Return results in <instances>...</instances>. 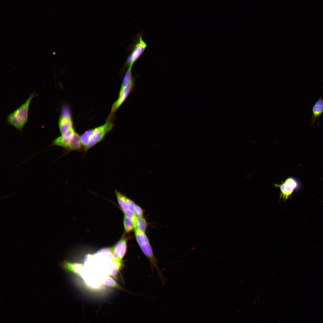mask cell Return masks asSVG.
Segmentation results:
<instances>
[{"label": "cell", "instance_id": "4fadbf2b", "mask_svg": "<svg viewBox=\"0 0 323 323\" xmlns=\"http://www.w3.org/2000/svg\"><path fill=\"white\" fill-rule=\"evenodd\" d=\"M101 281L102 284L106 286L127 291L119 285L112 278L108 275L103 276Z\"/></svg>", "mask_w": 323, "mask_h": 323}, {"label": "cell", "instance_id": "2e32d148", "mask_svg": "<svg viewBox=\"0 0 323 323\" xmlns=\"http://www.w3.org/2000/svg\"><path fill=\"white\" fill-rule=\"evenodd\" d=\"M147 227L146 220L143 217H136L135 228L139 231L145 233Z\"/></svg>", "mask_w": 323, "mask_h": 323}, {"label": "cell", "instance_id": "e0dca14e", "mask_svg": "<svg viewBox=\"0 0 323 323\" xmlns=\"http://www.w3.org/2000/svg\"><path fill=\"white\" fill-rule=\"evenodd\" d=\"M132 68L129 67L128 68L123 79L121 89L125 87L133 78L132 75Z\"/></svg>", "mask_w": 323, "mask_h": 323}, {"label": "cell", "instance_id": "9c48e42d", "mask_svg": "<svg viewBox=\"0 0 323 323\" xmlns=\"http://www.w3.org/2000/svg\"><path fill=\"white\" fill-rule=\"evenodd\" d=\"M115 192L118 204L125 216L135 220L136 217L133 212L129 209L128 202V197L118 190L115 189Z\"/></svg>", "mask_w": 323, "mask_h": 323}, {"label": "cell", "instance_id": "30bf717a", "mask_svg": "<svg viewBox=\"0 0 323 323\" xmlns=\"http://www.w3.org/2000/svg\"><path fill=\"white\" fill-rule=\"evenodd\" d=\"M76 132L73 127L57 138L53 142L54 145L63 147L67 150L69 144Z\"/></svg>", "mask_w": 323, "mask_h": 323}, {"label": "cell", "instance_id": "8fae6325", "mask_svg": "<svg viewBox=\"0 0 323 323\" xmlns=\"http://www.w3.org/2000/svg\"><path fill=\"white\" fill-rule=\"evenodd\" d=\"M61 266L65 270L71 272L83 279H85L84 269L83 264L65 261Z\"/></svg>", "mask_w": 323, "mask_h": 323}, {"label": "cell", "instance_id": "ba28073f", "mask_svg": "<svg viewBox=\"0 0 323 323\" xmlns=\"http://www.w3.org/2000/svg\"><path fill=\"white\" fill-rule=\"evenodd\" d=\"M127 239L123 236L112 247L110 248L114 257L119 261L122 262V259L127 250Z\"/></svg>", "mask_w": 323, "mask_h": 323}, {"label": "cell", "instance_id": "7a4b0ae2", "mask_svg": "<svg viewBox=\"0 0 323 323\" xmlns=\"http://www.w3.org/2000/svg\"><path fill=\"white\" fill-rule=\"evenodd\" d=\"M134 233L137 243L144 254L150 262L152 271H153L154 268L156 269L162 281L164 282V278L158 265L157 261L154 255L147 237L145 233L139 231L136 228L134 230Z\"/></svg>", "mask_w": 323, "mask_h": 323}, {"label": "cell", "instance_id": "52a82bcc", "mask_svg": "<svg viewBox=\"0 0 323 323\" xmlns=\"http://www.w3.org/2000/svg\"><path fill=\"white\" fill-rule=\"evenodd\" d=\"M134 84V80L133 78L127 86L120 89L118 98L112 105L111 115L114 113L124 101L133 89Z\"/></svg>", "mask_w": 323, "mask_h": 323}, {"label": "cell", "instance_id": "277c9868", "mask_svg": "<svg viewBox=\"0 0 323 323\" xmlns=\"http://www.w3.org/2000/svg\"><path fill=\"white\" fill-rule=\"evenodd\" d=\"M112 122L110 118L103 125L96 128L93 135L84 150L86 152L91 148L102 141L106 135L112 129Z\"/></svg>", "mask_w": 323, "mask_h": 323}, {"label": "cell", "instance_id": "8992f818", "mask_svg": "<svg viewBox=\"0 0 323 323\" xmlns=\"http://www.w3.org/2000/svg\"><path fill=\"white\" fill-rule=\"evenodd\" d=\"M59 127L61 135L73 127V122L70 110L66 106L62 108L58 121Z\"/></svg>", "mask_w": 323, "mask_h": 323}, {"label": "cell", "instance_id": "5b68a950", "mask_svg": "<svg viewBox=\"0 0 323 323\" xmlns=\"http://www.w3.org/2000/svg\"><path fill=\"white\" fill-rule=\"evenodd\" d=\"M138 38L126 62V65L128 66V68L132 67L134 63L141 55L147 47V44L143 40L141 34H138Z\"/></svg>", "mask_w": 323, "mask_h": 323}, {"label": "cell", "instance_id": "7c38bea8", "mask_svg": "<svg viewBox=\"0 0 323 323\" xmlns=\"http://www.w3.org/2000/svg\"><path fill=\"white\" fill-rule=\"evenodd\" d=\"M312 116L310 119V126L315 123L316 119L319 120L320 116L323 113V98L320 97L315 103L312 109Z\"/></svg>", "mask_w": 323, "mask_h": 323}, {"label": "cell", "instance_id": "5bb4252c", "mask_svg": "<svg viewBox=\"0 0 323 323\" xmlns=\"http://www.w3.org/2000/svg\"><path fill=\"white\" fill-rule=\"evenodd\" d=\"M124 230L127 233H129L135 228V220L124 216L123 221Z\"/></svg>", "mask_w": 323, "mask_h": 323}, {"label": "cell", "instance_id": "6da1fadb", "mask_svg": "<svg viewBox=\"0 0 323 323\" xmlns=\"http://www.w3.org/2000/svg\"><path fill=\"white\" fill-rule=\"evenodd\" d=\"M32 94L20 106L7 116V123L21 132L28 120L29 106L33 98L35 96Z\"/></svg>", "mask_w": 323, "mask_h": 323}, {"label": "cell", "instance_id": "9a60e30c", "mask_svg": "<svg viewBox=\"0 0 323 323\" xmlns=\"http://www.w3.org/2000/svg\"><path fill=\"white\" fill-rule=\"evenodd\" d=\"M95 128L89 130L83 133L80 137L81 142L83 148L86 147L91 138L95 130Z\"/></svg>", "mask_w": 323, "mask_h": 323}, {"label": "cell", "instance_id": "ac0fdd59", "mask_svg": "<svg viewBox=\"0 0 323 323\" xmlns=\"http://www.w3.org/2000/svg\"><path fill=\"white\" fill-rule=\"evenodd\" d=\"M133 213L135 217H143V211L141 207L137 205H136Z\"/></svg>", "mask_w": 323, "mask_h": 323}, {"label": "cell", "instance_id": "3957f363", "mask_svg": "<svg viewBox=\"0 0 323 323\" xmlns=\"http://www.w3.org/2000/svg\"><path fill=\"white\" fill-rule=\"evenodd\" d=\"M275 187L279 188L281 192L280 198L286 201L295 191L299 190L301 187L300 182L297 179L290 176L280 184H275Z\"/></svg>", "mask_w": 323, "mask_h": 323}]
</instances>
